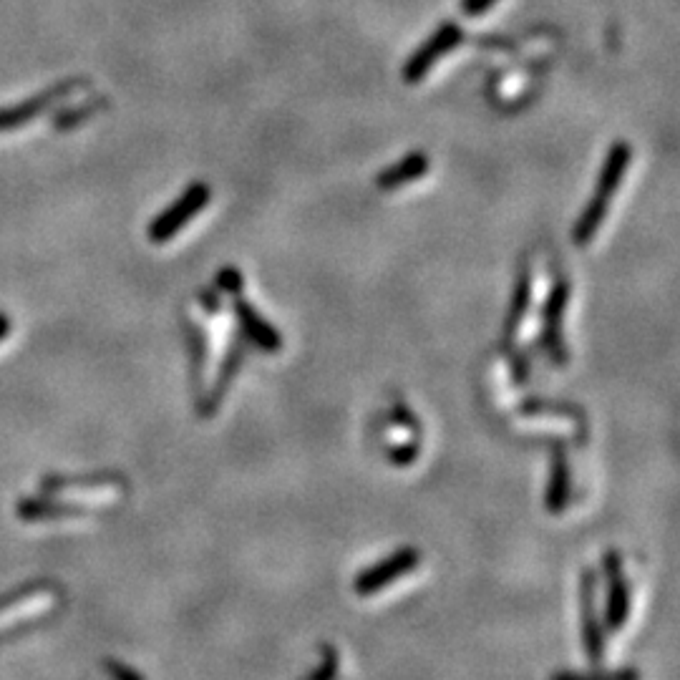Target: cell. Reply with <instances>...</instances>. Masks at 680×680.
Returning <instances> with one entry per match:
<instances>
[{
	"label": "cell",
	"instance_id": "obj_1",
	"mask_svg": "<svg viewBox=\"0 0 680 680\" xmlns=\"http://www.w3.org/2000/svg\"><path fill=\"white\" fill-rule=\"evenodd\" d=\"M210 199H212L210 184H204V182L189 184V187L184 189V192L179 194L172 204H169L162 215L154 217L152 225H149V230H147L149 242H154V245H164V242H169L172 237H177L179 230L187 227L189 222H192L194 217H197L199 212L207 207V204H210Z\"/></svg>",
	"mask_w": 680,
	"mask_h": 680
},
{
	"label": "cell",
	"instance_id": "obj_2",
	"mask_svg": "<svg viewBox=\"0 0 680 680\" xmlns=\"http://www.w3.org/2000/svg\"><path fill=\"white\" fill-rule=\"evenodd\" d=\"M461 41H464V31H461L459 23L444 21L441 26H436L434 33L408 56L406 63H403L401 71L403 81H406V84H419V81H424L426 76H429L431 68H434L446 53L454 51Z\"/></svg>",
	"mask_w": 680,
	"mask_h": 680
},
{
	"label": "cell",
	"instance_id": "obj_3",
	"mask_svg": "<svg viewBox=\"0 0 680 680\" xmlns=\"http://www.w3.org/2000/svg\"><path fill=\"white\" fill-rule=\"evenodd\" d=\"M567 303H570V283H567L565 278H560L555 280L550 295L544 300L542 335H539L544 356L550 358L555 366H565L567 363V346L565 338H562V323H565Z\"/></svg>",
	"mask_w": 680,
	"mask_h": 680
},
{
	"label": "cell",
	"instance_id": "obj_4",
	"mask_svg": "<svg viewBox=\"0 0 680 680\" xmlns=\"http://www.w3.org/2000/svg\"><path fill=\"white\" fill-rule=\"evenodd\" d=\"M419 565L421 552L416 550V547H401V550L393 552L391 557H386V560L376 562V565H371L368 570H363L361 575L356 577V582H353V590L361 597H371L376 595V592L386 590L388 585H393V582L401 580V577H406L408 572H414Z\"/></svg>",
	"mask_w": 680,
	"mask_h": 680
},
{
	"label": "cell",
	"instance_id": "obj_5",
	"mask_svg": "<svg viewBox=\"0 0 680 680\" xmlns=\"http://www.w3.org/2000/svg\"><path fill=\"white\" fill-rule=\"evenodd\" d=\"M602 570L607 577V607H605V625L607 630H623L630 615V582L623 570V557L620 552L610 550L602 560Z\"/></svg>",
	"mask_w": 680,
	"mask_h": 680
},
{
	"label": "cell",
	"instance_id": "obj_6",
	"mask_svg": "<svg viewBox=\"0 0 680 680\" xmlns=\"http://www.w3.org/2000/svg\"><path fill=\"white\" fill-rule=\"evenodd\" d=\"M580 607H582V643L592 665L605 660V635H602L600 615H597V572L585 570L580 577Z\"/></svg>",
	"mask_w": 680,
	"mask_h": 680
},
{
	"label": "cell",
	"instance_id": "obj_7",
	"mask_svg": "<svg viewBox=\"0 0 680 680\" xmlns=\"http://www.w3.org/2000/svg\"><path fill=\"white\" fill-rule=\"evenodd\" d=\"M84 84H86L84 79H68V81H63V84H56V86H51V89H46L41 96H33V99L23 101V104L0 109V134H3V131L18 129V126L28 124V121H33L36 116L46 114L53 104H58V101H63L66 96H71L76 89H79V86H84Z\"/></svg>",
	"mask_w": 680,
	"mask_h": 680
},
{
	"label": "cell",
	"instance_id": "obj_8",
	"mask_svg": "<svg viewBox=\"0 0 680 680\" xmlns=\"http://www.w3.org/2000/svg\"><path fill=\"white\" fill-rule=\"evenodd\" d=\"M232 313H235L237 323H240L242 335H245L250 343H255L257 348H262L265 353H275V351H280V348H283V335L272 328V325L267 323V320L262 318V315L257 313V310L252 308L247 300L237 298V295H235Z\"/></svg>",
	"mask_w": 680,
	"mask_h": 680
},
{
	"label": "cell",
	"instance_id": "obj_9",
	"mask_svg": "<svg viewBox=\"0 0 680 680\" xmlns=\"http://www.w3.org/2000/svg\"><path fill=\"white\" fill-rule=\"evenodd\" d=\"M630 162H633V149L628 142H615L607 152L605 162H602L600 174H597L595 194L612 199L615 192L620 189V184L625 182V174H628Z\"/></svg>",
	"mask_w": 680,
	"mask_h": 680
},
{
	"label": "cell",
	"instance_id": "obj_10",
	"mask_svg": "<svg viewBox=\"0 0 680 680\" xmlns=\"http://www.w3.org/2000/svg\"><path fill=\"white\" fill-rule=\"evenodd\" d=\"M431 167V159L426 152H411L406 154L403 159H398L396 164L386 167L383 172H378L376 177V187L383 189V192H393V189L403 187V184H411L416 179L426 177Z\"/></svg>",
	"mask_w": 680,
	"mask_h": 680
},
{
	"label": "cell",
	"instance_id": "obj_11",
	"mask_svg": "<svg viewBox=\"0 0 680 680\" xmlns=\"http://www.w3.org/2000/svg\"><path fill=\"white\" fill-rule=\"evenodd\" d=\"M572 497V476H570V461H567L565 446H557L552 451L550 461V484H547V509L552 514H560L567 507Z\"/></svg>",
	"mask_w": 680,
	"mask_h": 680
},
{
	"label": "cell",
	"instance_id": "obj_12",
	"mask_svg": "<svg viewBox=\"0 0 680 680\" xmlns=\"http://www.w3.org/2000/svg\"><path fill=\"white\" fill-rule=\"evenodd\" d=\"M89 509L79 507V504L53 502V499H36L26 497L18 502V517L26 522H48V519H63V517H84Z\"/></svg>",
	"mask_w": 680,
	"mask_h": 680
},
{
	"label": "cell",
	"instance_id": "obj_13",
	"mask_svg": "<svg viewBox=\"0 0 680 680\" xmlns=\"http://www.w3.org/2000/svg\"><path fill=\"white\" fill-rule=\"evenodd\" d=\"M242 363H245V343H242V340H235V343L230 346V351H227L225 361H222L220 373H217V381H215V386H212L210 401L204 403V416H212V411L220 406L225 393L230 391L232 381H235L237 373H240Z\"/></svg>",
	"mask_w": 680,
	"mask_h": 680
},
{
	"label": "cell",
	"instance_id": "obj_14",
	"mask_svg": "<svg viewBox=\"0 0 680 680\" xmlns=\"http://www.w3.org/2000/svg\"><path fill=\"white\" fill-rule=\"evenodd\" d=\"M607 210H610V199L602 197V194L592 192L590 202L585 204V210L580 212L575 227H572V242H575L577 247H585V245H590L592 240H595V235L600 232L602 222H605Z\"/></svg>",
	"mask_w": 680,
	"mask_h": 680
},
{
	"label": "cell",
	"instance_id": "obj_15",
	"mask_svg": "<svg viewBox=\"0 0 680 680\" xmlns=\"http://www.w3.org/2000/svg\"><path fill=\"white\" fill-rule=\"evenodd\" d=\"M84 487H126V482L119 474H94V476H43L41 489L46 494H63L68 489H84Z\"/></svg>",
	"mask_w": 680,
	"mask_h": 680
},
{
	"label": "cell",
	"instance_id": "obj_16",
	"mask_svg": "<svg viewBox=\"0 0 680 680\" xmlns=\"http://www.w3.org/2000/svg\"><path fill=\"white\" fill-rule=\"evenodd\" d=\"M529 298H532V272L524 265L517 275V283H514L512 303H509L507 323H504V335H507V340H512L514 335H517V328L522 325L524 315H527Z\"/></svg>",
	"mask_w": 680,
	"mask_h": 680
},
{
	"label": "cell",
	"instance_id": "obj_17",
	"mask_svg": "<svg viewBox=\"0 0 680 680\" xmlns=\"http://www.w3.org/2000/svg\"><path fill=\"white\" fill-rule=\"evenodd\" d=\"M522 414L524 416H562V419L575 421L577 426H582V429L587 431V421H585V416H582V411H577V408L570 406V403H555V401H542V398H532V401H527L522 406Z\"/></svg>",
	"mask_w": 680,
	"mask_h": 680
},
{
	"label": "cell",
	"instance_id": "obj_18",
	"mask_svg": "<svg viewBox=\"0 0 680 680\" xmlns=\"http://www.w3.org/2000/svg\"><path fill=\"white\" fill-rule=\"evenodd\" d=\"M550 680H643V675L635 668H620V670H605V673H555Z\"/></svg>",
	"mask_w": 680,
	"mask_h": 680
},
{
	"label": "cell",
	"instance_id": "obj_19",
	"mask_svg": "<svg viewBox=\"0 0 680 680\" xmlns=\"http://www.w3.org/2000/svg\"><path fill=\"white\" fill-rule=\"evenodd\" d=\"M104 104H106L104 99H96V101H89V104L79 106V109L63 111V114L53 116V126H56V129H61V131L71 129V126L81 124V121H86L89 116H94V109H101Z\"/></svg>",
	"mask_w": 680,
	"mask_h": 680
},
{
	"label": "cell",
	"instance_id": "obj_20",
	"mask_svg": "<svg viewBox=\"0 0 680 680\" xmlns=\"http://www.w3.org/2000/svg\"><path fill=\"white\" fill-rule=\"evenodd\" d=\"M189 348H192V378L194 386L202 388V368H204V340L199 335V330L189 333Z\"/></svg>",
	"mask_w": 680,
	"mask_h": 680
},
{
	"label": "cell",
	"instance_id": "obj_21",
	"mask_svg": "<svg viewBox=\"0 0 680 680\" xmlns=\"http://www.w3.org/2000/svg\"><path fill=\"white\" fill-rule=\"evenodd\" d=\"M215 285L222 290V293L227 295H240L242 293V275L237 267H222L220 272H217L215 278Z\"/></svg>",
	"mask_w": 680,
	"mask_h": 680
},
{
	"label": "cell",
	"instance_id": "obj_22",
	"mask_svg": "<svg viewBox=\"0 0 680 680\" xmlns=\"http://www.w3.org/2000/svg\"><path fill=\"white\" fill-rule=\"evenodd\" d=\"M104 668L111 680H144V675L139 673V670L129 668V665L121 663V660H104Z\"/></svg>",
	"mask_w": 680,
	"mask_h": 680
},
{
	"label": "cell",
	"instance_id": "obj_23",
	"mask_svg": "<svg viewBox=\"0 0 680 680\" xmlns=\"http://www.w3.org/2000/svg\"><path fill=\"white\" fill-rule=\"evenodd\" d=\"M325 655H323V668L320 670H315L313 673V678L310 680H333V675H335V670H338V655H335V650L333 648H328L325 645Z\"/></svg>",
	"mask_w": 680,
	"mask_h": 680
},
{
	"label": "cell",
	"instance_id": "obj_24",
	"mask_svg": "<svg viewBox=\"0 0 680 680\" xmlns=\"http://www.w3.org/2000/svg\"><path fill=\"white\" fill-rule=\"evenodd\" d=\"M494 3H497V0H461V13L469 18L484 16Z\"/></svg>",
	"mask_w": 680,
	"mask_h": 680
},
{
	"label": "cell",
	"instance_id": "obj_25",
	"mask_svg": "<svg viewBox=\"0 0 680 680\" xmlns=\"http://www.w3.org/2000/svg\"><path fill=\"white\" fill-rule=\"evenodd\" d=\"M8 333H11V318L6 313H0V340L6 338Z\"/></svg>",
	"mask_w": 680,
	"mask_h": 680
}]
</instances>
